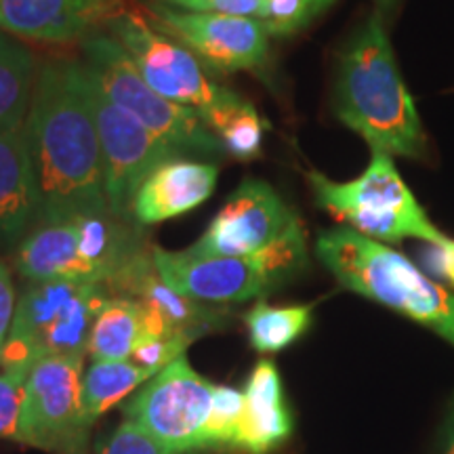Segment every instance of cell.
Segmentation results:
<instances>
[{
	"instance_id": "6da1fadb",
	"label": "cell",
	"mask_w": 454,
	"mask_h": 454,
	"mask_svg": "<svg viewBox=\"0 0 454 454\" xmlns=\"http://www.w3.org/2000/svg\"><path fill=\"white\" fill-rule=\"evenodd\" d=\"M26 135L41 190L38 225L107 213L98 124L81 57L41 61Z\"/></svg>"
},
{
	"instance_id": "7a4b0ae2",
	"label": "cell",
	"mask_w": 454,
	"mask_h": 454,
	"mask_svg": "<svg viewBox=\"0 0 454 454\" xmlns=\"http://www.w3.org/2000/svg\"><path fill=\"white\" fill-rule=\"evenodd\" d=\"M334 116L360 135L371 152L427 160L429 141L385 32L372 13L339 51Z\"/></svg>"
},
{
	"instance_id": "3957f363",
	"label": "cell",
	"mask_w": 454,
	"mask_h": 454,
	"mask_svg": "<svg viewBox=\"0 0 454 454\" xmlns=\"http://www.w3.org/2000/svg\"><path fill=\"white\" fill-rule=\"evenodd\" d=\"M316 257L343 288L397 311L454 345V293L389 244L337 227L317 236Z\"/></svg>"
},
{
	"instance_id": "277c9868",
	"label": "cell",
	"mask_w": 454,
	"mask_h": 454,
	"mask_svg": "<svg viewBox=\"0 0 454 454\" xmlns=\"http://www.w3.org/2000/svg\"><path fill=\"white\" fill-rule=\"evenodd\" d=\"M308 181L322 211L372 240L397 244L442 242L448 238L408 190L394 156L385 152H372L364 173L351 181H331L320 170H309Z\"/></svg>"
},
{
	"instance_id": "5b68a950",
	"label": "cell",
	"mask_w": 454,
	"mask_h": 454,
	"mask_svg": "<svg viewBox=\"0 0 454 454\" xmlns=\"http://www.w3.org/2000/svg\"><path fill=\"white\" fill-rule=\"evenodd\" d=\"M104 30L122 44L156 93L194 110L215 135L247 104L234 90L213 81L208 67L190 49L152 26L141 9L127 4Z\"/></svg>"
},
{
	"instance_id": "8992f818",
	"label": "cell",
	"mask_w": 454,
	"mask_h": 454,
	"mask_svg": "<svg viewBox=\"0 0 454 454\" xmlns=\"http://www.w3.org/2000/svg\"><path fill=\"white\" fill-rule=\"evenodd\" d=\"M81 59L90 76L101 84L118 107L137 118L144 127L167 141L181 154L223 156L225 147L202 118L190 107L175 104L156 93L141 76L130 55L106 30L90 34L81 43Z\"/></svg>"
},
{
	"instance_id": "52a82bcc",
	"label": "cell",
	"mask_w": 454,
	"mask_h": 454,
	"mask_svg": "<svg viewBox=\"0 0 454 454\" xmlns=\"http://www.w3.org/2000/svg\"><path fill=\"white\" fill-rule=\"evenodd\" d=\"M158 274L173 291L200 303H242L265 297L308 265V236L299 234L254 257H196L152 248Z\"/></svg>"
},
{
	"instance_id": "ba28073f",
	"label": "cell",
	"mask_w": 454,
	"mask_h": 454,
	"mask_svg": "<svg viewBox=\"0 0 454 454\" xmlns=\"http://www.w3.org/2000/svg\"><path fill=\"white\" fill-rule=\"evenodd\" d=\"M84 64V61H82ZM87 67V66H84ZM89 74V95L98 124L104 194L112 217L133 221V200L139 187L160 164L181 158L179 150L152 135L137 118L130 116L107 98L101 84Z\"/></svg>"
},
{
	"instance_id": "9c48e42d",
	"label": "cell",
	"mask_w": 454,
	"mask_h": 454,
	"mask_svg": "<svg viewBox=\"0 0 454 454\" xmlns=\"http://www.w3.org/2000/svg\"><path fill=\"white\" fill-rule=\"evenodd\" d=\"M84 354L51 356L24 383L17 442L55 454H82L89 429L81 419Z\"/></svg>"
},
{
	"instance_id": "30bf717a",
	"label": "cell",
	"mask_w": 454,
	"mask_h": 454,
	"mask_svg": "<svg viewBox=\"0 0 454 454\" xmlns=\"http://www.w3.org/2000/svg\"><path fill=\"white\" fill-rule=\"evenodd\" d=\"M213 406V383L190 366L185 356L170 362L122 404L124 421L179 454L200 452Z\"/></svg>"
},
{
	"instance_id": "8fae6325",
	"label": "cell",
	"mask_w": 454,
	"mask_h": 454,
	"mask_svg": "<svg viewBox=\"0 0 454 454\" xmlns=\"http://www.w3.org/2000/svg\"><path fill=\"white\" fill-rule=\"evenodd\" d=\"M303 231V221L268 181L248 177L185 251L196 257H254Z\"/></svg>"
},
{
	"instance_id": "7c38bea8",
	"label": "cell",
	"mask_w": 454,
	"mask_h": 454,
	"mask_svg": "<svg viewBox=\"0 0 454 454\" xmlns=\"http://www.w3.org/2000/svg\"><path fill=\"white\" fill-rule=\"evenodd\" d=\"M141 13L162 34L190 49L208 72L261 70L270 59V34L253 17L196 13L147 3Z\"/></svg>"
},
{
	"instance_id": "4fadbf2b",
	"label": "cell",
	"mask_w": 454,
	"mask_h": 454,
	"mask_svg": "<svg viewBox=\"0 0 454 454\" xmlns=\"http://www.w3.org/2000/svg\"><path fill=\"white\" fill-rule=\"evenodd\" d=\"M152 248L154 247L145 248L130 261L127 268L107 284V291L118 297L137 301L144 308V331L198 339L217 326L221 311L173 291L158 274Z\"/></svg>"
},
{
	"instance_id": "5bb4252c",
	"label": "cell",
	"mask_w": 454,
	"mask_h": 454,
	"mask_svg": "<svg viewBox=\"0 0 454 454\" xmlns=\"http://www.w3.org/2000/svg\"><path fill=\"white\" fill-rule=\"evenodd\" d=\"M124 7V0H0V30L24 43L81 44Z\"/></svg>"
},
{
	"instance_id": "9a60e30c",
	"label": "cell",
	"mask_w": 454,
	"mask_h": 454,
	"mask_svg": "<svg viewBox=\"0 0 454 454\" xmlns=\"http://www.w3.org/2000/svg\"><path fill=\"white\" fill-rule=\"evenodd\" d=\"M217 179L219 167L213 162L185 156L164 162L141 184L133 200V221L145 227L194 211L213 196Z\"/></svg>"
},
{
	"instance_id": "2e32d148",
	"label": "cell",
	"mask_w": 454,
	"mask_h": 454,
	"mask_svg": "<svg viewBox=\"0 0 454 454\" xmlns=\"http://www.w3.org/2000/svg\"><path fill=\"white\" fill-rule=\"evenodd\" d=\"M41 221V190L26 127L0 133V247H20Z\"/></svg>"
},
{
	"instance_id": "e0dca14e",
	"label": "cell",
	"mask_w": 454,
	"mask_h": 454,
	"mask_svg": "<svg viewBox=\"0 0 454 454\" xmlns=\"http://www.w3.org/2000/svg\"><path fill=\"white\" fill-rule=\"evenodd\" d=\"M293 434L280 372L271 360H259L244 385V411L236 450L270 454Z\"/></svg>"
},
{
	"instance_id": "ac0fdd59",
	"label": "cell",
	"mask_w": 454,
	"mask_h": 454,
	"mask_svg": "<svg viewBox=\"0 0 454 454\" xmlns=\"http://www.w3.org/2000/svg\"><path fill=\"white\" fill-rule=\"evenodd\" d=\"M15 270L30 282H93L78 253L72 221L34 227L15 248Z\"/></svg>"
},
{
	"instance_id": "d6986e66",
	"label": "cell",
	"mask_w": 454,
	"mask_h": 454,
	"mask_svg": "<svg viewBox=\"0 0 454 454\" xmlns=\"http://www.w3.org/2000/svg\"><path fill=\"white\" fill-rule=\"evenodd\" d=\"M38 67L36 55L24 41L0 30V133L26 127Z\"/></svg>"
},
{
	"instance_id": "ffe728a7",
	"label": "cell",
	"mask_w": 454,
	"mask_h": 454,
	"mask_svg": "<svg viewBox=\"0 0 454 454\" xmlns=\"http://www.w3.org/2000/svg\"><path fill=\"white\" fill-rule=\"evenodd\" d=\"M156 374V371L137 366L130 360L93 362L82 374L81 385V419L84 427L90 431L101 414L121 404L124 397H129Z\"/></svg>"
},
{
	"instance_id": "44dd1931",
	"label": "cell",
	"mask_w": 454,
	"mask_h": 454,
	"mask_svg": "<svg viewBox=\"0 0 454 454\" xmlns=\"http://www.w3.org/2000/svg\"><path fill=\"white\" fill-rule=\"evenodd\" d=\"M144 325V308L137 301L110 294L90 328L87 354L93 362L130 360Z\"/></svg>"
},
{
	"instance_id": "7402d4cb",
	"label": "cell",
	"mask_w": 454,
	"mask_h": 454,
	"mask_svg": "<svg viewBox=\"0 0 454 454\" xmlns=\"http://www.w3.org/2000/svg\"><path fill=\"white\" fill-rule=\"evenodd\" d=\"M314 320V305H286V308H274V305L259 301L244 316L248 328V340L253 349L259 354H278L291 348L309 331Z\"/></svg>"
},
{
	"instance_id": "603a6c76",
	"label": "cell",
	"mask_w": 454,
	"mask_h": 454,
	"mask_svg": "<svg viewBox=\"0 0 454 454\" xmlns=\"http://www.w3.org/2000/svg\"><path fill=\"white\" fill-rule=\"evenodd\" d=\"M244 411V391L227 385H213V406L204 427L202 450H236Z\"/></svg>"
},
{
	"instance_id": "cb8c5ba5",
	"label": "cell",
	"mask_w": 454,
	"mask_h": 454,
	"mask_svg": "<svg viewBox=\"0 0 454 454\" xmlns=\"http://www.w3.org/2000/svg\"><path fill=\"white\" fill-rule=\"evenodd\" d=\"M217 137L225 147V154L234 160L251 162L257 160L263 152L265 137V121L261 118L251 101H247L234 116L219 129Z\"/></svg>"
},
{
	"instance_id": "d4e9b609",
	"label": "cell",
	"mask_w": 454,
	"mask_h": 454,
	"mask_svg": "<svg viewBox=\"0 0 454 454\" xmlns=\"http://www.w3.org/2000/svg\"><path fill=\"white\" fill-rule=\"evenodd\" d=\"M320 13L311 0H263L259 21L270 36H291Z\"/></svg>"
},
{
	"instance_id": "484cf974",
	"label": "cell",
	"mask_w": 454,
	"mask_h": 454,
	"mask_svg": "<svg viewBox=\"0 0 454 454\" xmlns=\"http://www.w3.org/2000/svg\"><path fill=\"white\" fill-rule=\"evenodd\" d=\"M190 337H177V334H164V333H152L144 331L135 345L133 354H130V362L137 366L150 368V371L160 372L167 368L170 362L177 357L185 356V349L192 345Z\"/></svg>"
},
{
	"instance_id": "4316f807",
	"label": "cell",
	"mask_w": 454,
	"mask_h": 454,
	"mask_svg": "<svg viewBox=\"0 0 454 454\" xmlns=\"http://www.w3.org/2000/svg\"><path fill=\"white\" fill-rule=\"evenodd\" d=\"M95 454H179L173 448L162 444L137 425L124 421L99 442Z\"/></svg>"
},
{
	"instance_id": "83f0119b",
	"label": "cell",
	"mask_w": 454,
	"mask_h": 454,
	"mask_svg": "<svg viewBox=\"0 0 454 454\" xmlns=\"http://www.w3.org/2000/svg\"><path fill=\"white\" fill-rule=\"evenodd\" d=\"M421 270L454 293V238L442 242H423L417 251Z\"/></svg>"
},
{
	"instance_id": "f1b7e54d",
	"label": "cell",
	"mask_w": 454,
	"mask_h": 454,
	"mask_svg": "<svg viewBox=\"0 0 454 454\" xmlns=\"http://www.w3.org/2000/svg\"><path fill=\"white\" fill-rule=\"evenodd\" d=\"M26 379L0 372V438L15 440L20 425L21 400H24Z\"/></svg>"
},
{
	"instance_id": "f546056e",
	"label": "cell",
	"mask_w": 454,
	"mask_h": 454,
	"mask_svg": "<svg viewBox=\"0 0 454 454\" xmlns=\"http://www.w3.org/2000/svg\"><path fill=\"white\" fill-rule=\"evenodd\" d=\"M167 7L181 11H196V13H219L259 20L263 0H173Z\"/></svg>"
},
{
	"instance_id": "4dcf8cb0",
	"label": "cell",
	"mask_w": 454,
	"mask_h": 454,
	"mask_svg": "<svg viewBox=\"0 0 454 454\" xmlns=\"http://www.w3.org/2000/svg\"><path fill=\"white\" fill-rule=\"evenodd\" d=\"M15 288L13 280H11L9 268L0 261V364H3L4 345H7L11 325H13L15 316Z\"/></svg>"
},
{
	"instance_id": "1f68e13d",
	"label": "cell",
	"mask_w": 454,
	"mask_h": 454,
	"mask_svg": "<svg viewBox=\"0 0 454 454\" xmlns=\"http://www.w3.org/2000/svg\"><path fill=\"white\" fill-rule=\"evenodd\" d=\"M442 454H454V395L450 402V411L446 417L444 440H442Z\"/></svg>"
},
{
	"instance_id": "d6a6232c",
	"label": "cell",
	"mask_w": 454,
	"mask_h": 454,
	"mask_svg": "<svg viewBox=\"0 0 454 454\" xmlns=\"http://www.w3.org/2000/svg\"><path fill=\"white\" fill-rule=\"evenodd\" d=\"M374 3H377L379 11H389V9H394V4L397 3V0H374Z\"/></svg>"
},
{
	"instance_id": "836d02e7",
	"label": "cell",
	"mask_w": 454,
	"mask_h": 454,
	"mask_svg": "<svg viewBox=\"0 0 454 454\" xmlns=\"http://www.w3.org/2000/svg\"><path fill=\"white\" fill-rule=\"evenodd\" d=\"M311 3H314V7H316L317 11H325L326 7H331L334 0H311Z\"/></svg>"
},
{
	"instance_id": "e575fe53",
	"label": "cell",
	"mask_w": 454,
	"mask_h": 454,
	"mask_svg": "<svg viewBox=\"0 0 454 454\" xmlns=\"http://www.w3.org/2000/svg\"><path fill=\"white\" fill-rule=\"evenodd\" d=\"M150 3H158V4H170L173 0H150Z\"/></svg>"
}]
</instances>
